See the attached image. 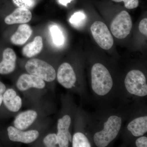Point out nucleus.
<instances>
[{"mask_svg":"<svg viewBox=\"0 0 147 147\" xmlns=\"http://www.w3.org/2000/svg\"><path fill=\"white\" fill-rule=\"evenodd\" d=\"M92 87L96 94L104 96L109 92L113 86V80L110 72L102 64L93 66L91 71Z\"/></svg>","mask_w":147,"mask_h":147,"instance_id":"f257e3e1","label":"nucleus"},{"mask_svg":"<svg viewBox=\"0 0 147 147\" xmlns=\"http://www.w3.org/2000/svg\"><path fill=\"white\" fill-rule=\"evenodd\" d=\"M122 124V119L117 116H111L104 124V129L95 134L94 140L98 147L107 146L115 139Z\"/></svg>","mask_w":147,"mask_h":147,"instance_id":"f03ea898","label":"nucleus"},{"mask_svg":"<svg viewBox=\"0 0 147 147\" xmlns=\"http://www.w3.org/2000/svg\"><path fill=\"white\" fill-rule=\"evenodd\" d=\"M25 68L28 73L38 76L45 82H53L56 79L55 68L45 61L32 59L27 62Z\"/></svg>","mask_w":147,"mask_h":147,"instance_id":"7ed1b4c3","label":"nucleus"},{"mask_svg":"<svg viewBox=\"0 0 147 147\" xmlns=\"http://www.w3.org/2000/svg\"><path fill=\"white\" fill-rule=\"evenodd\" d=\"M125 85L127 91L139 96L147 94V85L144 74L140 70H132L127 74Z\"/></svg>","mask_w":147,"mask_h":147,"instance_id":"20e7f679","label":"nucleus"},{"mask_svg":"<svg viewBox=\"0 0 147 147\" xmlns=\"http://www.w3.org/2000/svg\"><path fill=\"white\" fill-rule=\"evenodd\" d=\"M132 26L129 13L126 11H123L112 21L110 30L114 36L119 39H123L130 33Z\"/></svg>","mask_w":147,"mask_h":147,"instance_id":"39448f33","label":"nucleus"},{"mask_svg":"<svg viewBox=\"0 0 147 147\" xmlns=\"http://www.w3.org/2000/svg\"><path fill=\"white\" fill-rule=\"evenodd\" d=\"M90 29L94 38L101 48L108 50L113 47V36L104 23L100 21H95L92 24Z\"/></svg>","mask_w":147,"mask_h":147,"instance_id":"423d86ee","label":"nucleus"},{"mask_svg":"<svg viewBox=\"0 0 147 147\" xmlns=\"http://www.w3.org/2000/svg\"><path fill=\"white\" fill-rule=\"evenodd\" d=\"M7 134L10 141L28 144L34 142L39 137V133L36 130L23 131L14 127L9 126L7 128Z\"/></svg>","mask_w":147,"mask_h":147,"instance_id":"0eeeda50","label":"nucleus"},{"mask_svg":"<svg viewBox=\"0 0 147 147\" xmlns=\"http://www.w3.org/2000/svg\"><path fill=\"white\" fill-rule=\"evenodd\" d=\"M71 122V118L68 115H65L58 120L57 135L58 144L59 147H68L69 142H72V137L69 131Z\"/></svg>","mask_w":147,"mask_h":147,"instance_id":"6e6552de","label":"nucleus"},{"mask_svg":"<svg viewBox=\"0 0 147 147\" xmlns=\"http://www.w3.org/2000/svg\"><path fill=\"white\" fill-rule=\"evenodd\" d=\"M16 86L19 90L25 91L31 88L42 89L45 88V83L38 76L30 74H24L18 78Z\"/></svg>","mask_w":147,"mask_h":147,"instance_id":"1a4fd4ad","label":"nucleus"},{"mask_svg":"<svg viewBox=\"0 0 147 147\" xmlns=\"http://www.w3.org/2000/svg\"><path fill=\"white\" fill-rule=\"evenodd\" d=\"M57 79L59 83L66 88L70 89L74 86L76 80V74L69 63H64L60 66Z\"/></svg>","mask_w":147,"mask_h":147,"instance_id":"9d476101","label":"nucleus"},{"mask_svg":"<svg viewBox=\"0 0 147 147\" xmlns=\"http://www.w3.org/2000/svg\"><path fill=\"white\" fill-rule=\"evenodd\" d=\"M16 58L13 49L7 48L4 50L2 60L0 62V74L7 75L12 73L16 67Z\"/></svg>","mask_w":147,"mask_h":147,"instance_id":"9b49d317","label":"nucleus"},{"mask_svg":"<svg viewBox=\"0 0 147 147\" xmlns=\"http://www.w3.org/2000/svg\"><path fill=\"white\" fill-rule=\"evenodd\" d=\"M3 104L9 111L16 113L21 108L22 99L14 90L9 88L6 89L3 95Z\"/></svg>","mask_w":147,"mask_h":147,"instance_id":"f8f14e48","label":"nucleus"},{"mask_svg":"<svg viewBox=\"0 0 147 147\" xmlns=\"http://www.w3.org/2000/svg\"><path fill=\"white\" fill-rule=\"evenodd\" d=\"M37 116V113L34 110L22 112L18 115L14 120V127L19 130H26L34 123Z\"/></svg>","mask_w":147,"mask_h":147,"instance_id":"ddd939ff","label":"nucleus"},{"mask_svg":"<svg viewBox=\"0 0 147 147\" xmlns=\"http://www.w3.org/2000/svg\"><path fill=\"white\" fill-rule=\"evenodd\" d=\"M32 18V14L30 9L18 7L6 17L5 22L7 25L25 24L30 22Z\"/></svg>","mask_w":147,"mask_h":147,"instance_id":"4468645a","label":"nucleus"},{"mask_svg":"<svg viewBox=\"0 0 147 147\" xmlns=\"http://www.w3.org/2000/svg\"><path fill=\"white\" fill-rule=\"evenodd\" d=\"M32 33V30L28 24H23L18 27L16 31L10 38L12 44L15 45H24L28 41Z\"/></svg>","mask_w":147,"mask_h":147,"instance_id":"2eb2a0df","label":"nucleus"},{"mask_svg":"<svg viewBox=\"0 0 147 147\" xmlns=\"http://www.w3.org/2000/svg\"><path fill=\"white\" fill-rule=\"evenodd\" d=\"M127 129L135 137L144 135L147 131V116L134 119L129 123Z\"/></svg>","mask_w":147,"mask_h":147,"instance_id":"dca6fc26","label":"nucleus"},{"mask_svg":"<svg viewBox=\"0 0 147 147\" xmlns=\"http://www.w3.org/2000/svg\"><path fill=\"white\" fill-rule=\"evenodd\" d=\"M43 48V41L41 36H36L32 42L27 44L22 49V54L25 57L32 58L38 55Z\"/></svg>","mask_w":147,"mask_h":147,"instance_id":"f3484780","label":"nucleus"},{"mask_svg":"<svg viewBox=\"0 0 147 147\" xmlns=\"http://www.w3.org/2000/svg\"><path fill=\"white\" fill-rule=\"evenodd\" d=\"M50 34L54 44L57 46H61L64 43V37L62 32L56 25H53L50 28Z\"/></svg>","mask_w":147,"mask_h":147,"instance_id":"a211bd4d","label":"nucleus"},{"mask_svg":"<svg viewBox=\"0 0 147 147\" xmlns=\"http://www.w3.org/2000/svg\"><path fill=\"white\" fill-rule=\"evenodd\" d=\"M72 142L73 147L91 146L88 138L81 132H77L73 135Z\"/></svg>","mask_w":147,"mask_h":147,"instance_id":"6ab92c4d","label":"nucleus"},{"mask_svg":"<svg viewBox=\"0 0 147 147\" xmlns=\"http://www.w3.org/2000/svg\"><path fill=\"white\" fill-rule=\"evenodd\" d=\"M86 19L85 13L82 11H78L74 13L69 19V22L74 26L78 27L83 25Z\"/></svg>","mask_w":147,"mask_h":147,"instance_id":"aec40b11","label":"nucleus"},{"mask_svg":"<svg viewBox=\"0 0 147 147\" xmlns=\"http://www.w3.org/2000/svg\"><path fill=\"white\" fill-rule=\"evenodd\" d=\"M43 144L47 147H55L58 145V139L57 134L55 133L48 134L44 138Z\"/></svg>","mask_w":147,"mask_h":147,"instance_id":"412c9836","label":"nucleus"},{"mask_svg":"<svg viewBox=\"0 0 147 147\" xmlns=\"http://www.w3.org/2000/svg\"><path fill=\"white\" fill-rule=\"evenodd\" d=\"M13 1L18 7L28 9L32 8L35 5V0H13Z\"/></svg>","mask_w":147,"mask_h":147,"instance_id":"4be33fe9","label":"nucleus"},{"mask_svg":"<svg viewBox=\"0 0 147 147\" xmlns=\"http://www.w3.org/2000/svg\"><path fill=\"white\" fill-rule=\"evenodd\" d=\"M116 2H124L125 8L127 9H133L137 8L139 6V0H112Z\"/></svg>","mask_w":147,"mask_h":147,"instance_id":"5701e85b","label":"nucleus"},{"mask_svg":"<svg viewBox=\"0 0 147 147\" xmlns=\"http://www.w3.org/2000/svg\"><path fill=\"white\" fill-rule=\"evenodd\" d=\"M139 31L147 36V18L142 19L139 23Z\"/></svg>","mask_w":147,"mask_h":147,"instance_id":"b1692460","label":"nucleus"},{"mask_svg":"<svg viewBox=\"0 0 147 147\" xmlns=\"http://www.w3.org/2000/svg\"><path fill=\"white\" fill-rule=\"evenodd\" d=\"M136 145L137 147H147V137H142L137 139L136 141Z\"/></svg>","mask_w":147,"mask_h":147,"instance_id":"393cba45","label":"nucleus"},{"mask_svg":"<svg viewBox=\"0 0 147 147\" xmlns=\"http://www.w3.org/2000/svg\"><path fill=\"white\" fill-rule=\"evenodd\" d=\"M6 90V87L3 83L0 81V109L3 102V95Z\"/></svg>","mask_w":147,"mask_h":147,"instance_id":"a878e982","label":"nucleus"},{"mask_svg":"<svg viewBox=\"0 0 147 147\" xmlns=\"http://www.w3.org/2000/svg\"><path fill=\"white\" fill-rule=\"evenodd\" d=\"M72 0H58V1L62 5L67 6V4L71 2Z\"/></svg>","mask_w":147,"mask_h":147,"instance_id":"bb28decb","label":"nucleus"}]
</instances>
